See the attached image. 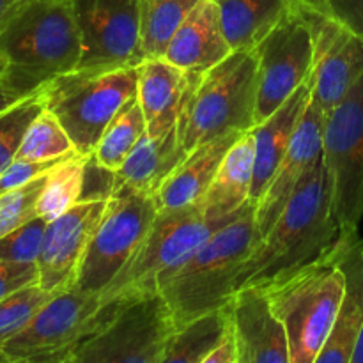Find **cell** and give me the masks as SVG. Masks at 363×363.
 Masks as SVG:
<instances>
[{"instance_id":"obj_1","label":"cell","mask_w":363,"mask_h":363,"mask_svg":"<svg viewBox=\"0 0 363 363\" xmlns=\"http://www.w3.org/2000/svg\"><path fill=\"white\" fill-rule=\"evenodd\" d=\"M340 240L323 158L241 266L236 291L268 287L332 254Z\"/></svg>"},{"instance_id":"obj_2","label":"cell","mask_w":363,"mask_h":363,"mask_svg":"<svg viewBox=\"0 0 363 363\" xmlns=\"http://www.w3.org/2000/svg\"><path fill=\"white\" fill-rule=\"evenodd\" d=\"M259 240L250 201L229 223L156 279V291L169 305L176 330L233 300L238 273Z\"/></svg>"},{"instance_id":"obj_3","label":"cell","mask_w":363,"mask_h":363,"mask_svg":"<svg viewBox=\"0 0 363 363\" xmlns=\"http://www.w3.org/2000/svg\"><path fill=\"white\" fill-rule=\"evenodd\" d=\"M7 69L32 89L80 66L82 41L71 0H28L0 28Z\"/></svg>"},{"instance_id":"obj_4","label":"cell","mask_w":363,"mask_h":363,"mask_svg":"<svg viewBox=\"0 0 363 363\" xmlns=\"http://www.w3.org/2000/svg\"><path fill=\"white\" fill-rule=\"evenodd\" d=\"M257 91L255 48L233 52L222 62L199 73L177 121L186 152L220 135L254 130Z\"/></svg>"},{"instance_id":"obj_5","label":"cell","mask_w":363,"mask_h":363,"mask_svg":"<svg viewBox=\"0 0 363 363\" xmlns=\"http://www.w3.org/2000/svg\"><path fill=\"white\" fill-rule=\"evenodd\" d=\"M138 66L74 69L41 87L43 106L52 110L82 156L94 149L119 110L137 96Z\"/></svg>"},{"instance_id":"obj_6","label":"cell","mask_w":363,"mask_h":363,"mask_svg":"<svg viewBox=\"0 0 363 363\" xmlns=\"http://www.w3.org/2000/svg\"><path fill=\"white\" fill-rule=\"evenodd\" d=\"M262 289L286 328L291 363H315L335 325L344 293V275L332 254Z\"/></svg>"},{"instance_id":"obj_7","label":"cell","mask_w":363,"mask_h":363,"mask_svg":"<svg viewBox=\"0 0 363 363\" xmlns=\"http://www.w3.org/2000/svg\"><path fill=\"white\" fill-rule=\"evenodd\" d=\"M110 301L105 321L67 363H163L176 325L162 294L152 291Z\"/></svg>"},{"instance_id":"obj_8","label":"cell","mask_w":363,"mask_h":363,"mask_svg":"<svg viewBox=\"0 0 363 363\" xmlns=\"http://www.w3.org/2000/svg\"><path fill=\"white\" fill-rule=\"evenodd\" d=\"M112 301L77 286L46 301L32 321L4 346L0 362L67 363L74 350L101 325Z\"/></svg>"},{"instance_id":"obj_9","label":"cell","mask_w":363,"mask_h":363,"mask_svg":"<svg viewBox=\"0 0 363 363\" xmlns=\"http://www.w3.org/2000/svg\"><path fill=\"white\" fill-rule=\"evenodd\" d=\"M240 211L218 220H209L201 204L158 211L131 261L101 293L103 301L156 291V279L165 269L183 261Z\"/></svg>"},{"instance_id":"obj_10","label":"cell","mask_w":363,"mask_h":363,"mask_svg":"<svg viewBox=\"0 0 363 363\" xmlns=\"http://www.w3.org/2000/svg\"><path fill=\"white\" fill-rule=\"evenodd\" d=\"M323 163L340 238L357 236L363 218V77L326 116Z\"/></svg>"},{"instance_id":"obj_11","label":"cell","mask_w":363,"mask_h":363,"mask_svg":"<svg viewBox=\"0 0 363 363\" xmlns=\"http://www.w3.org/2000/svg\"><path fill=\"white\" fill-rule=\"evenodd\" d=\"M158 215L151 194L117 190L108 197L103 218L78 269V289L101 294L138 250Z\"/></svg>"},{"instance_id":"obj_12","label":"cell","mask_w":363,"mask_h":363,"mask_svg":"<svg viewBox=\"0 0 363 363\" xmlns=\"http://www.w3.org/2000/svg\"><path fill=\"white\" fill-rule=\"evenodd\" d=\"M314 45L312 103L328 116L363 77V35L323 9L315 0H294Z\"/></svg>"},{"instance_id":"obj_13","label":"cell","mask_w":363,"mask_h":363,"mask_svg":"<svg viewBox=\"0 0 363 363\" xmlns=\"http://www.w3.org/2000/svg\"><path fill=\"white\" fill-rule=\"evenodd\" d=\"M255 52L259 57L257 126L311 78L314 67L311 30L294 7V0L286 16L255 46Z\"/></svg>"},{"instance_id":"obj_14","label":"cell","mask_w":363,"mask_h":363,"mask_svg":"<svg viewBox=\"0 0 363 363\" xmlns=\"http://www.w3.org/2000/svg\"><path fill=\"white\" fill-rule=\"evenodd\" d=\"M82 41L77 69L138 66L140 50V0H71Z\"/></svg>"},{"instance_id":"obj_15","label":"cell","mask_w":363,"mask_h":363,"mask_svg":"<svg viewBox=\"0 0 363 363\" xmlns=\"http://www.w3.org/2000/svg\"><path fill=\"white\" fill-rule=\"evenodd\" d=\"M108 199H84L48 222L38 257L39 286L60 293L77 284L85 250L103 218Z\"/></svg>"},{"instance_id":"obj_16","label":"cell","mask_w":363,"mask_h":363,"mask_svg":"<svg viewBox=\"0 0 363 363\" xmlns=\"http://www.w3.org/2000/svg\"><path fill=\"white\" fill-rule=\"evenodd\" d=\"M325 123L326 116L312 103L311 98L282 162L277 167L262 197L254 204L255 222L261 238L272 229L298 186L323 158Z\"/></svg>"},{"instance_id":"obj_17","label":"cell","mask_w":363,"mask_h":363,"mask_svg":"<svg viewBox=\"0 0 363 363\" xmlns=\"http://www.w3.org/2000/svg\"><path fill=\"white\" fill-rule=\"evenodd\" d=\"M229 307L238 363H291L286 328L262 287L238 289Z\"/></svg>"},{"instance_id":"obj_18","label":"cell","mask_w":363,"mask_h":363,"mask_svg":"<svg viewBox=\"0 0 363 363\" xmlns=\"http://www.w3.org/2000/svg\"><path fill=\"white\" fill-rule=\"evenodd\" d=\"M332 257L344 275V293L335 325L315 363H351L363 326V241L360 236L340 238Z\"/></svg>"},{"instance_id":"obj_19","label":"cell","mask_w":363,"mask_h":363,"mask_svg":"<svg viewBox=\"0 0 363 363\" xmlns=\"http://www.w3.org/2000/svg\"><path fill=\"white\" fill-rule=\"evenodd\" d=\"M199 73L184 71L165 57L144 59L138 64L137 98L145 117V133L160 137L179 121L181 108Z\"/></svg>"},{"instance_id":"obj_20","label":"cell","mask_w":363,"mask_h":363,"mask_svg":"<svg viewBox=\"0 0 363 363\" xmlns=\"http://www.w3.org/2000/svg\"><path fill=\"white\" fill-rule=\"evenodd\" d=\"M241 133L243 131H230L188 151L179 165L152 194L158 211L201 204L215 179L220 163Z\"/></svg>"},{"instance_id":"obj_21","label":"cell","mask_w":363,"mask_h":363,"mask_svg":"<svg viewBox=\"0 0 363 363\" xmlns=\"http://www.w3.org/2000/svg\"><path fill=\"white\" fill-rule=\"evenodd\" d=\"M216 0H197L174 34L165 59L184 71H202L230 55Z\"/></svg>"},{"instance_id":"obj_22","label":"cell","mask_w":363,"mask_h":363,"mask_svg":"<svg viewBox=\"0 0 363 363\" xmlns=\"http://www.w3.org/2000/svg\"><path fill=\"white\" fill-rule=\"evenodd\" d=\"M311 98L312 85L308 78L264 123L252 130L255 137V169L250 201L254 204L262 197L277 167L282 162Z\"/></svg>"},{"instance_id":"obj_23","label":"cell","mask_w":363,"mask_h":363,"mask_svg":"<svg viewBox=\"0 0 363 363\" xmlns=\"http://www.w3.org/2000/svg\"><path fill=\"white\" fill-rule=\"evenodd\" d=\"M184 156L186 149L181 144L177 124L160 137H149L145 133L123 167L112 172V194L117 190H133L152 195Z\"/></svg>"},{"instance_id":"obj_24","label":"cell","mask_w":363,"mask_h":363,"mask_svg":"<svg viewBox=\"0 0 363 363\" xmlns=\"http://www.w3.org/2000/svg\"><path fill=\"white\" fill-rule=\"evenodd\" d=\"M255 169L254 131H243L225 158L220 163L216 176L202 199L201 208L209 220L225 218L240 211L250 202Z\"/></svg>"},{"instance_id":"obj_25","label":"cell","mask_w":363,"mask_h":363,"mask_svg":"<svg viewBox=\"0 0 363 363\" xmlns=\"http://www.w3.org/2000/svg\"><path fill=\"white\" fill-rule=\"evenodd\" d=\"M230 50L255 48L291 9L293 0H216Z\"/></svg>"},{"instance_id":"obj_26","label":"cell","mask_w":363,"mask_h":363,"mask_svg":"<svg viewBox=\"0 0 363 363\" xmlns=\"http://www.w3.org/2000/svg\"><path fill=\"white\" fill-rule=\"evenodd\" d=\"M229 303L179 326L170 337L163 363H204L206 357L229 333Z\"/></svg>"},{"instance_id":"obj_27","label":"cell","mask_w":363,"mask_h":363,"mask_svg":"<svg viewBox=\"0 0 363 363\" xmlns=\"http://www.w3.org/2000/svg\"><path fill=\"white\" fill-rule=\"evenodd\" d=\"M89 163L91 156L71 155L46 172L45 184L35 204L38 216L52 222L84 201Z\"/></svg>"},{"instance_id":"obj_28","label":"cell","mask_w":363,"mask_h":363,"mask_svg":"<svg viewBox=\"0 0 363 363\" xmlns=\"http://www.w3.org/2000/svg\"><path fill=\"white\" fill-rule=\"evenodd\" d=\"M145 131H147V126H145L144 112H142L140 101L135 96L119 110V113L103 131L92 160L99 169L116 172L123 167Z\"/></svg>"},{"instance_id":"obj_29","label":"cell","mask_w":363,"mask_h":363,"mask_svg":"<svg viewBox=\"0 0 363 363\" xmlns=\"http://www.w3.org/2000/svg\"><path fill=\"white\" fill-rule=\"evenodd\" d=\"M197 0H140V50L144 59L165 57L169 43Z\"/></svg>"},{"instance_id":"obj_30","label":"cell","mask_w":363,"mask_h":363,"mask_svg":"<svg viewBox=\"0 0 363 363\" xmlns=\"http://www.w3.org/2000/svg\"><path fill=\"white\" fill-rule=\"evenodd\" d=\"M69 155H78L73 140L55 113L43 106L41 112L28 124L16 158L30 160V162H50V160H59Z\"/></svg>"},{"instance_id":"obj_31","label":"cell","mask_w":363,"mask_h":363,"mask_svg":"<svg viewBox=\"0 0 363 363\" xmlns=\"http://www.w3.org/2000/svg\"><path fill=\"white\" fill-rule=\"evenodd\" d=\"M55 294L43 289L39 284H30L0 300V353Z\"/></svg>"},{"instance_id":"obj_32","label":"cell","mask_w":363,"mask_h":363,"mask_svg":"<svg viewBox=\"0 0 363 363\" xmlns=\"http://www.w3.org/2000/svg\"><path fill=\"white\" fill-rule=\"evenodd\" d=\"M43 110L41 89L7 112L0 113V172L16 158L28 124Z\"/></svg>"},{"instance_id":"obj_33","label":"cell","mask_w":363,"mask_h":363,"mask_svg":"<svg viewBox=\"0 0 363 363\" xmlns=\"http://www.w3.org/2000/svg\"><path fill=\"white\" fill-rule=\"evenodd\" d=\"M45 179L46 174H43L25 186L0 195V238L38 216L35 204Z\"/></svg>"},{"instance_id":"obj_34","label":"cell","mask_w":363,"mask_h":363,"mask_svg":"<svg viewBox=\"0 0 363 363\" xmlns=\"http://www.w3.org/2000/svg\"><path fill=\"white\" fill-rule=\"evenodd\" d=\"M48 222L41 216H35L30 222L23 223L13 233L0 238V259L21 264H35L41 252L43 238Z\"/></svg>"},{"instance_id":"obj_35","label":"cell","mask_w":363,"mask_h":363,"mask_svg":"<svg viewBox=\"0 0 363 363\" xmlns=\"http://www.w3.org/2000/svg\"><path fill=\"white\" fill-rule=\"evenodd\" d=\"M64 158H67V156H64ZM64 158L50 160V162H30V160L14 158L13 162L0 172V195L25 186V184H28L30 181H34L35 177L43 176V174L48 172L50 169H53V167H55L57 163L62 162Z\"/></svg>"},{"instance_id":"obj_36","label":"cell","mask_w":363,"mask_h":363,"mask_svg":"<svg viewBox=\"0 0 363 363\" xmlns=\"http://www.w3.org/2000/svg\"><path fill=\"white\" fill-rule=\"evenodd\" d=\"M39 282L38 264H21V262L2 261L0 259V300L9 296L14 291Z\"/></svg>"},{"instance_id":"obj_37","label":"cell","mask_w":363,"mask_h":363,"mask_svg":"<svg viewBox=\"0 0 363 363\" xmlns=\"http://www.w3.org/2000/svg\"><path fill=\"white\" fill-rule=\"evenodd\" d=\"M333 18L363 35V0H315Z\"/></svg>"},{"instance_id":"obj_38","label":"cell","mask_w":363,"mask_h":363,"mask_svg":"<svg viewBox=\"0 0 363 363\" xmlns=\"http://www.w3.org/2000/svg\"><path fill=\"white\" fill-rule=\"evenodd\" d=\"M38 91L32 87H28V85L21 84L20 80H16L14 77H11L9 71H7L6 78H2V80H0V113L7 112V110L13 108L14 105L21 103L23 99L30 98V96L35 94Z\"/></svg>"},{"instance_id":"obj_39","label":"cell","mask_w":363,"mask_h":363,"mask_svg":"<svg viewBox=\"0 0 363 363\" xmlns=\"http://www.w3.org/2000/svg\"><path fill=\"white\" fill-rule=\"evenodd\" d=\"M204 363H238V351L236 342H234L233 328L220 340L218 346L206 357Z\"/></svg>"},{"instance_id":"obj_40","label":"cell","mask_w":363,"mask_h":363,"mask_svg":"<svg viewBox=\"0 0 363 363\" xmlns=\"http://www.w3.org/2000/svg\"><path fill=\"white\" fill-rule=\"evenodd\" d=\"M27 0H0V28L14 16L18 9H20Z\"/></svg>"},{"instance_id":"obj_41","label":"cell","mask_w":363,"mask_h":363,"mask_svg":"<svg viewBox=\"0 0 363 363\" xmlns=\"http://www.w3.org/2000/svg\"><path fill=\"white\" fill-rule=\"evenodd\" d=\"M351 363H363V326L360 330V335H358L354 353H353V357H351Z\"/></svg>"},{"instance_id":"obj_42","label":"cell","mask_w":363,"mask_h":363,"mask_svg":"<svg viewBox=\"0 0 363 363\" xmlns=\"http://www.w3.org/2000/svg\"><path fill=\"white\" fill-rule=\"evenodd\" d=\"M27 2H28V0H27Z\"/></svg>"}]
</instances>
